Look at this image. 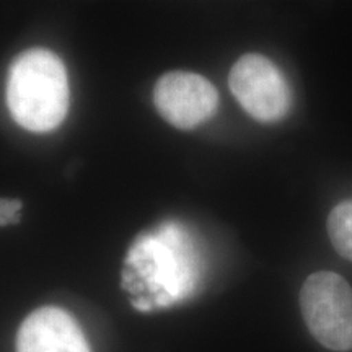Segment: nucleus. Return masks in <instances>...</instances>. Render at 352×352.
<instances>
[{
	"label": "nucleus",
	"mask_w": 352,
	"mask_h": 352,
	"mask_svg": "<svg viewBox=\"0 0 352 352\" xmlns=\"http://www.w3.org/2000/svg\"><path fill=\"white\" fill-rule=\"evenodd\" d=\"M23 208V202L20 199H6L0 197V227L13 226L20 222V209Z\"/></svg>",
	"instance_id": "8"
},
{
	"label": "nucleus",
	"mask_w": 352,
	"mask_h": 352,
	"mask_svg": "<svg viewBox=\"0 0 352 352\" xmlns=\"http://www.w3.org/2000/svg\"><path fill=\"white\" fill-rule=\"evenodd\" d=\"M16 352H90L76 320L57 307L33 311L19 329Z\"/></svg>",
	"instance_id": "6"
},
{
	"label": "nucleus",
	"mask_w": 352,
	"mask_h": 352,
	"mask_svg": "<svg viewBox=\"0 0 352 352\" xmlns=\"http://www.w3.org/2000/svg\"><path fill=\"white\" fill-rule=\"evenodd\" d=\"M7 107L25 129H56L69 109V80L63 60L41 47L16 57L7 77Z\"/></svg>",
	"instance_id": "2"
},
{
	"label": "nucleus",
	"mask_w": 352,
	"mask_h": 352,
	"mask_svg": "<svg viewBox=\"0 0 352 352\" xmlns=\"http://www.w3.org/2000/svg\"><path fill=\"white\" fill-rule=\"evenodd\" d=\"M232 94L250 116L261 122L283 120L292 103L284 74L267 57L245 54L236 60L228 77Z\"/></svg>",
	"instance_id": "4"
},
{
	"label": "nucleus",
	"mask_w": 352,
	"mask_h": 352,
	"mask_svg": "<svg viewBox=\"0 0 352 352\" xmlns=\"http://www.w3.org/2000/svg\"><path fill=\"white\" fill-rule=\"evenodd\" d=\"M300 308L311 336L331 351L352 349V289L331 271L308 276L300 290Z\"/></svg>",
	"instance_id": "3"
},
{
	"label": "nucleus",
	"mask_w": 352,
	"mask_h": 352,
	"mask_svg": "<svg viewBox=\"0 0 352 352\" xmlns=\"http://www.w3.org/2000/svg\"><path fill=\"white\" fill-rule=\"evenodd\" d=\"M192 254L179 223H165L135 241L122 271V287L129 292L132 305L152 311L184 300L197 283Z\"/></svg>",
	"instance_id": "1"
},
{
	"label": "nucleus",
	"mask_w": 352,
	"mask_h": 352,
	"mask_svg": "<svg viewBox=\"0 0 352 352\" xmlns=\"http://www.w3.org/2000/svg\"><path fill=\"white\" fill-rule=\"evenodd\" d=\"M327 226L334 250L352 261V199L341 202L331 210Z\"/></svg>",
	"instance_id": "7"
},
{
	"label": "nucleus",
	"mask_w": 352,
	"mask_h": 352,
	"mask_svg": "<svg viewBox=\"0 0 352 352\" xmlns=\"http://www.w3.org/2000/svg\"><path fill=\"white\" fill-rule=\"evenodd\" d=\"M158 113L178 129H192L219 107V94L208 78L192 72H170L160 77L153 90Z\"/></svg>",
	"instance_id": "5"
}]
</instances>
